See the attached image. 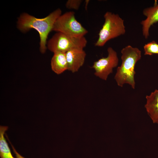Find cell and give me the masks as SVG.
Returning <instances> with one entry per match:
<instances>
[{"label":"cell","mask_w":158,"mask_h":158,"mask_svg":"<svg viewBox=\"0 0 158 158\" xmlns=\"http://www.w3.org/2000/svg\"><path fill=\"white\" fill-rule=\"evenodd\" d=\"M8 129L7 126H0V156L1 158H15L12 156L4 137L5 132Z\"/></svg>","instance_id":"11"},{"label":"cell","mask_w":158,"mask_h":158,"mask_svg":"<svg viewBox=\"0 0 158 158\" xmlns=\"http://www.w3.org/2000/svg\"><path fill=\"white\" fill-rule=\"evenodd\" d=\"M52 31L76 37H84L88 32L77 20L72 11L61 15L55 22Z\"/></svg>","instance_id":"5"},{"label":"cell","mask_w":158,"mask_h":158,"mask_svg":"<svg viewBox=\"0 0 158 158\" xmlns=\"http://www.w3.org/2000/svg\"><path fill=\"white\" fill-rule=\"evenodd\" d=\"M143 13L146 18L142 20L140 23L142 26L143 35L147 39L149 36L150 27L158 22V4L155 3L153 6L145 8Z\"/></svg>","instance_id":"8"},{"label":"cell","mask_w":158,"mask_h":158,"mask_svg":"<svg viewBox=\"0 0 158 158\" xmlns=\"http://www.w3.org/2000/svg\"><path fill=\"white\" fill-rule=\"evenodd\" d=\"M104 18V22L95 43L96 46L102 47L109 40L124 35L126 32L124 20L118 15L108 11Z\"/></svg>","instance_id":"3"},{"label":"cell","mask_w":158,"mask_h":158,"mask_svg":"<svg viewBox=\"0 0 158 158\" xmlns=\"http://www.w3.org/2000/svg\"><path fill=\"white\" fill-rule=\"evenodd\" d=\"M108 55L94 62L92 66L97 77L106 80L109 75L112 73L113 69L118 65V59L117 52L112 47L107 49Z\"/></svg>","instance_id":"6"},{"label":"cell","mask_w":158,"mask_h":158,"mask_svg":"<svg viewBox=\"0 0 158 158\" xmlns=\"http://www.w3.org/2000/svg\"><path fill=\"white\" fill-rule=\"evenodd\" d=\"M145 105L146 111L152 122L158 123V90H155L146 97Z\"/></svg>","instance_id":"9"},{"label":"cell","mask_w":158,"mask_h":158,"mask_svg":"<svg viewBox=\"0 0 158 158\" xmlns=\"http://www.w3.org/2000/svg\"><path fill=\"white\" fill-rule=\"evenodd\" d=\"M122 63L118 67L114 76L117 85L122 87L125 84L129 85L134 89L135 68L136 63L141 57V52L138 48L128 45L121 50Z\"/></svg>","instance_id":"2"},{"label":"cell","mask_w":158,"mask_h":158,"mask_svg":"<svg viewBox=\"0 0 158 158\" xmlns=\"http://www.w3.org/2000/svg\"><path fill=\"white\" fill-rule=\"evenodd\" d=\"M51 60L52 70L57 74H60L68 70L66 54L63 52L54 53Z\"/></svg>","instance_id":"10"},{"label":"cell","mask_w":158,"mask_h":158,"mask_svg":"<svg viewBox=\"0 0 158 158\" xmlns=\"http://www.w3.org/2000/svg\"><path fill=\"white\" fill-rule=\"evenodd\" d=\"M61 15V11L59 8L46 17L37 18L27 13L21 14L18 18L17 27L21 32H25L31 29L39 33L40 38V51L45 53L47 49V40L49 32L52 31L54 25L57 18Z\"/></svg>","instance_id":"1"},{"label":"cell","mask_w":158,"mask_h":158,"mask_svg":"<svg viewBox=\"0 0 158 158\" xmlns=\"http://www.w3.org/2000/svg\"><path fill=\"white\" fill-rule=\"evenodd\" d=\"M87 43V40L84 37H76L57 32L48 41L47 47L54 53L59 52L66 53L73 49H83Z\"/></svg>","instance_id":"4"},{"label":"cell","mask_w":158,"mask_h":158,"mask_svg":"<svg viewBox=\"0 0 158 158\" xmlns=\"http://www.w3.org/2000/svg\"><path fill=\"white\" fill-rule=\"evenodd\" d=\"M8 141L10 142V144L11 145L13 151L15 155L16 158H25L22 156L20 154L18 153L17 152V151H16V150L14 147L12 145V144H11L9 140Z\"/></svg>","instance_id":"14"},{"label":"cell","mask_w":158,"mask_h":158,"mask_svg":"<svg viewBox=\"0 0 158 158\" xmlns=\"http://www.w3.org/2000/svg\"><path fill=\"white\" fill-rule=\"evenodd\" d=\"M82 2L81 0H68L66 1V6L69 9L78 10Z\"/></svg>","instance_id":"13"},{"label":"cell","mask_w":158,"mask_h":158,"mask_svg":"<svg viewBox=\"0 0 158 158\" xmlns=\"http://www.w3.org/2000/svg\"><path fill=\"white\" fill-rule=\"evenodd\" d=\"M144 49L145 55L158 54V44L153 41L145 44L144 46Z\"/></svg>","instance_id":"12"},{"label":"cell","mask_w":158,"mask_h":158,"mask_svg":"<svg viewBox=\"0 0 158 158\" xmlns=\"http://www.w3.org/2000/svg\"><path fill=\"white\" fill-rule=\"evenodd\" d=\"M68 70L73 73L78 71L83 65L86 55L83 49H75L66 53Z\"/></svg>","instance_id":"7"}]
</instances>
